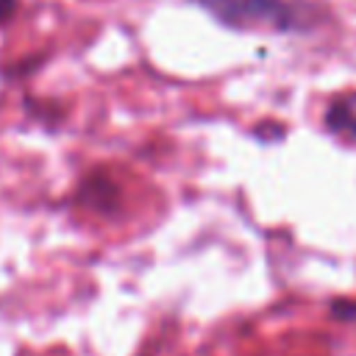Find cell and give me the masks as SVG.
I'll return each mask as SVG.
<instances>
[{
  "label": "cell",
  "instance_id": "obj_4",
  "mask_svg": "<svg viewBox=\"0 0 356 356\" xmlns=\"http://www.w3.org/2000/svg\"><path fill=\"white\" fill-rule=\"evenodd\" d=\"M25 108L42 120V122H58L64 117V106H58L56 100H39V97H25Z\"/></svg>",
  "mask_w": 356,
  "mask_h": 356
},
{
  "label": "cell",
  "instance_id": "obj_7",
  "mask_svg": "<svg viewBox=\"0 0 356 356\" xmlns=\"http://www.w3.org/2000/svg\"><path fill=\"white\" fill-rule=\"evenodd\" d=\"M17 6H19V0H0V25H6L14 17Z\"/></svg>",
  "mask_w": 356,
  "mask_h": 356
},
{
  "label": "cell",
  "instance_id": "obj_1",
  "mask_svg": "<svg viewBox=\"0 0 356 356\" xmlns=\"http://www.w3.org/2000/svg\"><path fill=\"white\" fill-rule=\"evenodd\" d=\"M203 8L228 28H273V31H303L317 19V8L292 0H200Z\"/></svg>",
  "mask_w": 356,
  "mask_h": 356
},
{
  "label": "cell",
  "instance_id": "obj_2",
  "mask_svg": "<svg viewBox=\"0 0 356 356\" xmlns=\"http://www.w3.org/2000/svg\"><path fill=\"white\" fill-rule=\"evenodd\" d=\"M75 203L92 214H103V217H111L120 211V203H122V192H120V184L97 170V172H89L81 184H78V192H75Z\"/></svg>",
  "mask_w": 356,
  "mask_h": 356
},
{
  "label": "cell",
  "instance_id": "obj_5",
  "mask_svg": "<svg viewBox=\"0 0 356 356\" xmlns=\"http://www.w3.org/2000/svg\"><path fill=\"white\" fill-rule=\"evenodd\" d=\"M331 317L339 323H356V300L353 298H337L331 303Z\"/></svg>",
  "mask_w": 356,
  "mask_h": 356
},
{
  "label": "cell",
  "instance_id": "obj_6",
  "mask_svg": "<svg viewBox=\"0 0 356 356\" xmlns=\"http://www.w3.org/2000/svg\"><path fill=\"white\" fill-rule=\"evenodd\" d=\"M253 134H256V139H261V142H275V139H281V136H284V125H278V122L267 120V122H259Z\"/></svg>",
  "mask_w": 356,
  "mask_h": 356
},
{
  "label": "cell",
  "instance_id": "obj_3",
  "mask_svg": "<svg viewBox=\"0 0 356 356\" xmlns=\"http://www.w3.org/2000/svg\"><path fill=\"white\" fill-rule=\"evenodd\" d=\"M323 125L325 131H331L334 136L356 145V92L348 95H337L323 114Z\"/></svg>",
  "mask_w": 356,
  "mask_h": 356
}]
</instances>
